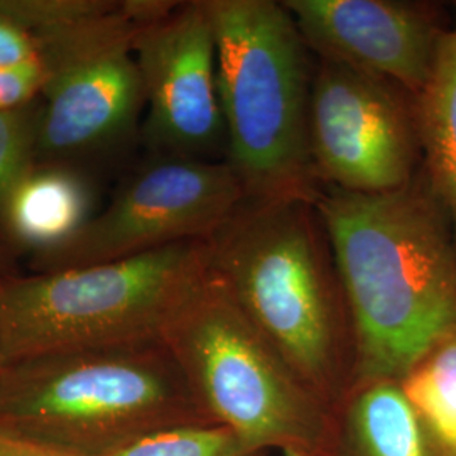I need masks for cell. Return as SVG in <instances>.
<instances>
[{"instance_id":"obj_1","label":"cell","mask_w":456,"mask_h":456,"mask_svg":"<svg viewBox=\"0 0 456 456\" xmlns=\"http://www.w3.org/2000/svg\"><path fill=\"white\" fill-rule=\"evenodd\" d=\"M355 340V384L395 380L456 331V250L448 215L421 173L379 195L322 188Z\"/></svg>"},{"instance_id":"obj_2","label":"cell","mask_w":456,"mask_h":456,"mask_svg":"<svg viewBox=\"0 0 456 456\" xmlns=\"http://www.w3.org/2000/svg\"><path fill=\"white\" fill-rule=\"evenodd\" d=\"M213 276L326 408L355 382L342 279L314 201L247 200L212 240Z\"/></svg>"},{"instance_id":"obj_3","label":"cell","mask_w":456,"mask_h":456,"mask_svg":"<svg viewBox=\"0 0 456 456\" xmlns=\"http://www.w3.org/2000/svg\"><path fill=\"white\" fill-rule=\"evenodd\" d=\"M188 423L213 421L163 340L49 352L0 367V431L63 455H110Z\"/></svg>"},{"instance_id":"obj_4","label":"cell","mask_w":456,"mask_h":456,"mask_svg":"<svg viewBox=\"0 0 456 456\" xmlns=\"http://www.w3.org/2000/svg\"><path fill=\"white\" fill-rule=\"evenodd\" d=\"M216 41L227 161L250 201H316L310 156L314 56L282 2L205 0Z\"/></svg>"},{"instance_id":"obj_5","label":"cell","mask_w":456,"mask_h":456,"mask_svg":"<svg viewBox=\"0 0 456 456\" xmlns=\"http://www.w3.org/2000/svg\"><path fill=\"white\" fill-rule=\"evenodd\" d=\"M210 240L83 267L0 277L2 362L158 342L210 277Z\"/></svg>"},{"instance_id":"obj_6","label":"cell","mask_w":456,"mask_h":456,"mask_svg":"<svg viewBox=\"0 0 456 456\" xmlns=\"http://www.w3.org/2000/svg\"><path fill=\"white\" fill-rule=\"evenodd\" d=\"M163 342L196 401L262 452L311 456L331 411L294 375L210 273L183 306Z\"/></svg>"},{"instance_id":"obj_7","label":"cell","mask_w":456,"mask_h":456,"mask_svg":"<svg viewBox=\"0 0 456 456\" xmlns=\"http://www.w3.org/2000/svg\"><path fill=\"white\" fill-rule=\"evenodd\" d=\"M144 14V0L115 2L45 39L51 80L39 98V161L77 164L127 142L139 129L146 100L132 37Z\"/></svg>"},{"instance_id":"obj_8","label":"cell","mask_w":456,"mask_h":456,"mask_svg":"<svg viewBox=\"0 0 456 456\" xmlns=\"http://www.w3.org/2000/svg\"><path fill=\"white\" fill-rule=\"evenodd\" d=\"M245 201L244 184L227 161L151 156L73 240L36 257L33 267L53 273L212 240Z\"/></svg>"},{"instance_id":"obj_9","label":"cell","mask_w":456,"mask_h":456,"mask_svg":"<svg viewBox=\"0 0 456 456\" xmlns=\"http://www.w3.org/2000/svg\"><path fill=\"white\" fill-rule=\"evenodd\" d=\"M308 137L320 188L391 193L423 167L418 97L335 61L314 58Z\"/></svg>"},{"instance_id":"obj_10","label":"cell","mask_w":456,"mask_h":456,"mask_svg":"<svg viewBox=\"0 0 456 456\" xmlns=\"http://www.w3.org/2000/svg\"><path fill=\"white\" fill-rule=\"evenodd\" d=\"M132 54L144 86L141 134L149 154L225 161L216 41L205 0L169 2L141 22Z\"/></svg>"},{"instance_id":"obj_11","label":"cell","mask_w":456,"mask_h":456,"mask_svg":"<svg viewBox=\"0 0 456 456\" xmlns=\"http://www.w3.org/2000/svg\"><path fill=\"white\" fill-rule=\"evenodd\" d=\"M314 58L389 80L419 97L444 28L440 5L406 0H284Z\"/></svg>"},{"instance_id":"obj_12","label":"cell","mask_w":456,"mask_h":456,"mask_svg":"<svg viewBox=\"0 0 456 456\" xmlns=\"http://www.w3.org/2000/svg\"><path fill=\"white\" fill-rule=\"evenodd\" d=\"M95 213L94 183L77 164L36 159L0 207V239L12 252L43 257L73 240Z\"/></svg>"},{"instance_id":"obj_13","label":"cell","mask_w":456,"mask_h":456,"mask_svg":"<svg viewBox=\"0 0 456 456\" xmlns=\"http://www.w3.org/2000/svg\"><path fill=\"white\" fill-rule=\"evenodd\" d=\"M311 456H429L401 384H355L331 409L325 440Z\"/></svg>"},{"instance_id":"obj_14","label":"cell","mask_w":456,"mask_h":456,"mask_svg":"<svg viewBox=\"0 0 456 456\" xmlns=\"http://www.w3.org/2000/svg\"><path fill=\"white\" fill-rule=\"evenodd\" d=\"M423 175L448 215L456 250V28L441 37L433 75L418 97Z\"/></svg>"},{"instance_id":"obj_15","label":"cell","mask_w":456,"mask_h":456,"mask_svg":"<svg viewBox=\"0 0 456 456\" xmlns=\"http://www.w3.org/2000/svg\"><path fill=\"white\" fill-rule=\"evenodd\" d=\"M399 384L429 456H456V331L428 350Z\"/></svg>"},{"instance_id":"obj_16","label":"cell","mask_w":456,"mask_h":456,"mask_svg":"<svg viewBox=\"0 0 456 456\" xmlns=\"http://www.w3.org/2000/svg\"><path fill=\"white\" fill-rule=\"evenodd\" d=\"M107 456H267V452L224 424L188 423L149 433Z\"/></svg>"},{"instance_id":"obj_17","label":"cell","mask_w":456,"mask_h":456,"mask_svg":"<svg viewBox=\"0 0 456 456\" xmlns=\"http://www.w3.org/2000/svg\"><path fill=\"white\" fill-rule=\"evenodd\" d=\"M37 112L39 100L22 109L0 110V207L37 159Z\"/></svg>"},{"instance_id":"obj_18","label":"cell","mask_w":456,"mask_h":456,"mask_svg":"<svg viewBox=\"0 0 456 456\" xmlns=\"http://www.w3.org/2000/svg\"><path fill=\"white\" fill-rule=\"evenodd\" d=\"M51 80L43 58L33 63L0 68V110H14L37 102Z\"/></svg>"},{"instance_id":"obj_19","label":"cell","mask_w":456,"mask_h":456,"mask_svg":"<svg viewBox=\"0 0 456 456\" xmlns=\"http://www.w3.org/2000/svg\"><path fill=\"white\" fill-rule=\"evenodd\" d=\"M41 58V41L0 2V68L33 63Z\"/></svg>"},{"instance_id":"obj_20","label":"cell","mask_w":456,"mask_h":456,"mask_svg":"<svg viewBox=\"0 0 456 456\" xmlns=\"http://www.w3.org/2000/svg\"><path fill=\"white\" fill-rule=\"evenodd\" d=\"M0 456H68L0 431Z\"/></svg>"},{"instance_id":"obj_21","label":"cell","mask_w":456,"mask_h":456,"mask_svg":"<svg viewBox=\"0 0 456 456\" xmlns=\"http://www.w3.org/2000/svg\"><path fill=\"white\" fill-rule=\"evenodd\" d=\"M12 254L14 252L9 248V245L0 239V277L12 274V265H14Z\"/></svg>"},{"instance_id":"obj_22","label":"cell","mask_w":456,"mask_h":456,"mask_svg":"<svg viewBox=\"0 0 456 456\" xmlns=\"http://www.w3.org/2000/svg\"><path fill=\"white\" fill-rule=\"evenodd\" d=\"M2 363H4V362H2V355H0V367H2Z\"/></svg>"},{"instance_id":"obj_23","label":"cell","mask_w":456,"mask_h":456,"mask_svg":"<svg viewBox=\"0 0 456 456\" xmlns=\"http://www.w3.org/2000/svg\"><path fill=\"white\" fill-rule=\"evenodd\" d=\"M455 5H456V4H455ZM455 11H456V7H455ZM455 28H456V24H455Z\"/></svg>"}]
</instances>
